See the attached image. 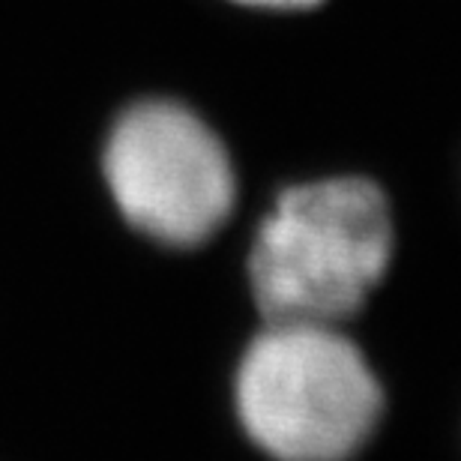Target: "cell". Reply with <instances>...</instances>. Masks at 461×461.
<instances>
[{
	"label": "cell",
	"mask_w": 461,
	"mask_h": 461,
	"mask_svg": "<svg viewBox=\"0 0 461 461\" xmlns=\"http://www.w3.org/2000/svg\"><path fill=\"white\" fill-rule=\"evenodd\" d=\"M393 255V216L372 180L336 177L282 192L249 255L267 324H336L363 309Z\"/></svg>",
	"instance_id": "cell-1"
},
{
	"label": "cell",
	"mask_w": 461,
	"mask_h": 461,
	"mask_svg": "<svg viewBox=\"0 0 461 461\" xmlns=\"http://www.w3.org/2000/svg\"><path fill=\"white\" fill-rule=\"evenodd\" d=\"M381 404L366 357L333 324H267L237 372L240 420L276 461H348Z\"/></svg>",
	"instance_id": "cell-2"
},
{
	"label": "cell",
	"mask_w": 461,
	"mask_h": 461,
	"mask_svg": "<svg viewBox=\"0 0 461 461\" xmlns=\"http://www.w3.org/2000/svg\"><path fill=\"white\" fill-rule=\"evenodd\" d=\"M105 180L123 216L165 246H198L228 222L234 165L198 114L168 99L138 103L105 144Z\"/></svg>",
	"instance_id": "cell-3"
},
{
	"label": "cell",
	"mask_w": 461,
	"mask_h": 461,
	"mask_svg": "<svg viewBox=\"0 0 461 461\" xmlns=\"http://www.w3.org/2000/svg\"><path fill=\"white\" fill-rule=\"evenodd\" d=\"M234 4L267 6V9H309V6H318L321 0H234Z\"/></svg>",
	"instance_id": "cell-4"
}]
</instances>
